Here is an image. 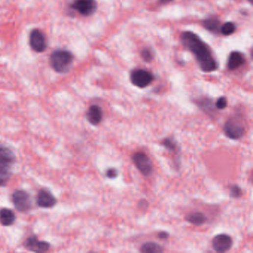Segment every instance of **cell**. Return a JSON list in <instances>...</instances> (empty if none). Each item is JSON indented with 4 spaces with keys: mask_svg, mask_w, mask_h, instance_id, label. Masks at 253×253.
<instances>
[{
    "mask_svg": "<svg viewBox=\"0 0 253 253\" xmlns=\"http://www.w3.org/2000/svg\"><path fill=\"white\" fill-rule=\"evenodd\" d=\"M182 45L195 56V60L203 72L209 73L218 69V63L207 45L192 31H184L180 35Z\"/></svg>",
    "mask_w": 253,
    "mask_h": 253,
    "instance_id": "6da1fadb",
    "label": "cell"
},
{
    "mask_svg": "<svg viewBox=\"0 0 253 253\" xmlns=\"http://www.w3.org/2000/svg\"><path fill=\"white\" fill-rule=\"evenodd\" d=\"M74 61L72 52L64 49L53 51L50 56V65L57 73H66L70 70Z\"/></svg>",
    "mask_w": 253,
    "mask_h": 253,
    "instance_id": "7a4b0ae2",
    "label": "cell"
},
{
    "mask_svg": "<svg viewBox=\"0 0 253 253\" xmlns=\"http://www.w3.org/2000/svg\"><path fill=\"white\" fill-rule=\"evenodd\" d=\"M130 79L136 87L144 89L153 82L154 75L144 69H135L131 72Z\"/></svg>",
    "mask_w": 253,
    "mask_h": 253,
    "instance_id": "3957f363",
    "label": "cell"
},
{
    "mask_svg": "<svg viewBox=\"0 0 253 253\" xmlns=\"http://www.w3.org/2000/svg\"><path fill=\"white\" fill-rule=\"evenodd\" d=\"M132 161L137 170L144 176H150L152 173V162L145 153L139 152L133 154Z\"/></svg>",
    "mask_w": 253,
    "mask_h": 253,
    "instance_id": "277c9868",
    "label": "cell"
},
{
    "mask_svg": "<svg viewBox=\"0 0 253 253\" xmlns=\"http://www.w3.org/2000/svg\"><path fill=\"white\" fill-rule=\"evenodd\" d=\"M244 126L235 118H229L224 126V134L232 140H239L244 134Z\"/></svg>",
    "mask_w": 253,
    "mask_h": 253,
    "instance_id": "5b68a950",
    "label": "cell"
},
{
    "mask_svg": "<svg viewBox=\"0 0 253 253\" xmlns=\"http://www.w3.org/2000/svg\"><path fill=\"white\" fill-rule=\"evenodd\" d=\"M12 201L16 209L20 212H27L31 208V198L25 191H15L12 195Z\"/></svg>",
    "mask_w": 253,
    "mask_h": 253,
    "instance_id": "8992f818",
    "label": "cell"
},
{
    "mask_svg": "<svg viewBox=\"0 0 253 253\" xmlns=\"http://www.w3.org/2000/svg\"><path fill=\"white\" fill-rule=\"evenodd\" d=\"M71 8L81 15L88 17L96 11L98 4L95 0H75L71 5Z\"/></svg>",
    "mask_w": 253,
    "mask_h": 253,
    "instance_id": "52a82bcc",
    "label": "cell"
},
{
    "mask_svg": "<svg viewBox=\"0 0 253 253\" xmlns=\"http://www.w3.org/2000/svg\"><path fill=\"white\" fill-rule=\"evenodd\" d=\"M30 46L37 53H42L47 49V41L44 34L40 29H33L30 33Z\"/></svg>",
    "mask_w": 253,
    "mask_h": 253,
    "instance_id": "ba28073f",
    "label": "cell"
},
{
    "mask_svg": "<svg viewBox=\"0 0 253 253\" xmlns=\"http://www.w3.org/2000/svg\"><path fill=\"white\" fill-rule=\"evenodd\" d=\"M232 238L227 234H219L212 239V248L217 253H225L232 247Z\"/></svg>",
    "mask_w": 253,
    "mask_h": 253,
    "instance_id": "9c48e42d",
    "label": "cell"
},
{
    "mask_svg": "<svg viewBox=\"0 0 253 253\" xmlns=\"http://www.w3.org/2000/svg\"><path fill=\"white\" fill-rule=\"evenodd\" d=\"M25 247L30 251L35 253H44L50 248V244L46 241H39L35 235L28 237L25 242Z\"/></svg>",
    "mask_w": 253,
    "mask_h": 253,
    "instance_id": "30bf717a",
    "label": "cell"
},
{
    "mask_svg": "<svg viewBox=\"0 0 253 253\" xmlns=\"http://www.w3.org/2000/svg\"><path fill=\"white\" fill-rule=\"evenodd\" d=\"M37 204L42 208H51L57 203V199L49 191L41 189L37 198Z\"/></svg>",
    "mask_w": 253,
    "mask_h": 253,
    "instance_id": "8fae6325",
    "label": "cell"
},
{
    "mask_svg": "<svg viewBox=\"0 0 253 253\" xmlns=\"http://www.w3.org/2000/svg\"><path fill=\"white\" fill-rule=\"evenodd\" d=\"M103 118V111L101 106L92 105L89 107L86 113V118L92 125L98 126L101 124Z\"/></svg>",
    "mask_w": 253,
    "mask_h": 253,
    "instance_id": "7c38bea8",
    "label": "cell"
},
{
    "mask_svg": "<svg viewBox=\"0 0 253 253\" xmlns=\"http://www.w3.org/2000/svg\"><path fill=\"white\" fill-rule=\"evenodd\" d=\"M244 63H245V58L243 53L239 51H232L228 58V69L230 71L235 70L243 66Z\"/></svg>",
    "mask_w": 253,
    "mask_h": 253,
    "instance_id": "4fadbf2b",
    "label": "cell"
},
{
    "mask_svg": "<svg viewBox=\"0 0 253 253\" xmlns=\"http://www.w3.org/2000/svg\"><path fill=\"white\" fill-rule=\"evenodd\" d=\"M16 220V215L11 209L3 208L0 209V224L2 226H11Z\"/></svg>",
    "mask_w": 253,
    "mask_h": 253,
    "instance_id": "5bb4252c",
    "label": "cell"
},
{
    "mask_svg": "<svg viewBox=\"0 0 253 253\" xmlns=\"http://www.w3.org/2000/svg\"><path fill=\"white\" fill-rule=\"evenodd\" d=\"M15 160V155L11 149L0 144V164H11Z\"/></svg>",
    "mask_w": 253,
    "mask_h": 253,
    "instance_id": "9a60e30c",
    "label": "cell"
},
{
    "mask_svg": "<svg viewBox=\"0 0 253 253\" xmlns=\"http://www.w3.org/2000/svg\"><path fill=\"white\" fill-rule=\"evenodd\" d=\"M186 220L195 226H202L207 221V218L203 212H191L186 216Z\"/></svg>",
    "mask_w": 253,
    "mask_h": 253,
    "instance_id": "2e32d148",
    "label": "cell"
},
{
    "mask_svg": "<svg viewBox=\"0 0 253 253\" xmlns=\"http://www.w3.org/2000/svg\"><path fill=\"white\" fill-rule=\"evenodd\" d=\"M10 164H0V186H5L11 179L12 173Z\"/></svg>",
    "mask_w": 253,
    "mask_h": 253,
    "instance_id": "e0dca14e",
    "label": "cell"
},
{
    "mask_svg": "<svg viewBox=\"0 0 253 253\" xmlns=\"http://www.w3.org/2000/svg\"><path fill=\"white\" fill-rule=\"evenodd\" d=\"M203 25L206 30L214 34H218L221 30V23L216 18L206 19L203 22Z\"/></svg>",
    "mask_w": 253,
    "mask_h": 253,
    "instance_id": "ac0fdd59",
    "label": "cell"
},
{
    "mask_svg": "<svg viewBox=\"0 0 253 253\" xmlns=\"http://www.w3.org/2000/svg\"><path fill=\"white\" fill-rule=\"evenodd\" d=\"M140 252L143 253H161L163 247L160 244L154 242H147L140 247Z\"/></svg>",
    "mask_w": 253,
    "mask_h": 253,
    "instance_id": "d6986e66",
    "label": "cell"
},
{
    "mask_svg": "<svg viewBox=\"0 0 253 253\" xmlns=\"http://www.w3.org/2000/svg\"><path fill=\"white\" fill-rule=\"evenodd\" d=\"M235 30H236L235 25L231 22H228L221 26L220 32L224 36H230L235 33Z\"/></svg>",
    "mask_w": 253,
    "mask_h": 253,
    "instance_id": "ffe728a7",
    "label": "cell"
},
{
    "mask_svg": "<svg viewBox=\"0 0 253 253\" xmlns=\"http://www.w3.org/2000/svg\"><path fill=\"white\" fill-rule=\"evenodd\" d=\"M161 145L169 151L175 152L177 149V144H176V141L173 139L170 138V137L163 139L162 140Z\"/></svg>",
    "mask_w": 253,
    "mask_h": 253,
    "instance_id": "44dd1931",
    "label": "cell"
},
{
    "mask_svg": "<svg viewBox=\"0 0 253 253\" xmlns=\"http://www.w3.org/2000/svg\"><path fill=\"white\" fill-rule=\"evenodd\" d=\"M229 195L233 199H238L242 195V190L237 185H232L229 187Z\"/></svg>",
    "mask_w": 253,
    "mask_h": 253,
    "instance_id": "7402d4cb",
    "label": "cell"
},
{
    "mask_svg": "<svg viewBox=\"0 0 253 253\" xmlns=\"http://www.w3.org/2000/svg\"><path fill=\"white\" fill-rule=\"evenodd\" d=\"M140 56L142 57L143 60L147 63H150L153 59L152 53L148 49H143L140 53Z\"/></svg>",
    "mask_w": 253,
    "mask_h": 253,
    "instance_id": "603a6c76",
    "label": "cell"
},
{
    "mask_svg": "<svg viewBox=\"0 0 253 253\" xmlns=\"http://www.w3.org/2000/svg\"><path fill=\"white\" fill-rule=\"evenodd\" d=\"M227 106H228V100L225 97H221V98H218V101L215 102V107L218 109H225Z\"/></svg>",
    "mask_w": 253,
    "mask_h": 253,
    "instance_id": "cb8c5ba5",
    "label": "cell"
},
{
    "mask_svg": "<svg viewBox=\"0 0 253 253\" xmlns=\"http://www.w3.org/2000/svg\"><path fill=\"white\" fill-rule=\"evenodd\" d=\"M105 176H106V177L109 179L116 178L118 176V170H116L115 168L108 169V170H107L106 173H105Z\"/></svg>",
    "mask_w": 253,
    "mask_h": 253,
    "instance_id": "d4e9b609",
    "label": "cell"
},
{
    "mask_svg": "<svg viewBox=\"0 0 253 253\" xmlns=\"http://www.w3.org/2000/svg\"><path fill=\"white\" fill-rule=\"evenodd\" d=\"M157 236H158V238H160V239H166V238H168L169 237H170V235H169L168 232H164V231H162V232H159Z\"/></svg>",
    "mask_w": 253,
    "mask_h": 253,
    "instance_id": "484cf974",
    "label": "cell"
},
{
    "mask_svg": "<svg viewBox=\"0 0 253 253\" xmlns=\"http://www.w3.org/2000/svg\"><path fill=\"white\" fill-rule=\"evenodd\" d=\"M173 0H159V3L161 5H166V4L170 3L173 2Z\"/></svg>",
    "mask_w": 253,
    "mask_h": 253,
    "instance_id": "4316f807",
    "label": "cell"
},
{
    "mask_svg": "<svg viewBox=\"0 0 253 253\" xmlns=\"http://www.w3.org/2000/svg\"><path fill=\"white\" fill-rule=\"evenodd\" d=\"M247 1H248V2H252V1H253V0H247Z\"/></svg>",
    "mask_w": 253,
    "mask_h": 253,
    "instance_id": "83f0119b",
    "label": "cell"
}]
</instances>
